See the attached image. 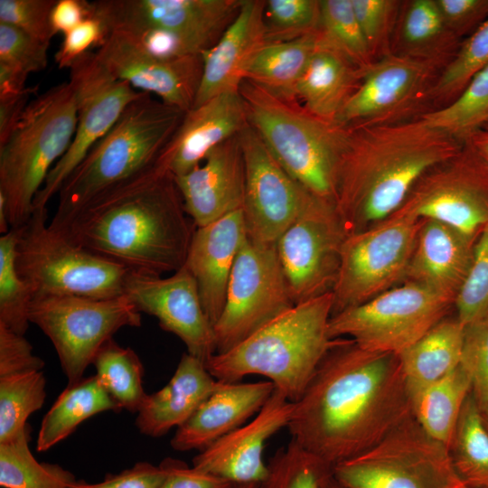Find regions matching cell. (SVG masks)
<instances>
[{
  "label": "cell",
  "mask_w": 488,
  "mask_h": 488,
  "mask_svg": "<svg viewBox=\"0 0 488 488\" xmlns=\"http://www.w3.org/2000/svg\"><path fill=\"white\" fill-rule=\"evenodd\" d=\"M399 358L335 339L287 426L292 440L330 466L372 447L412 417Z\"/></svg>",
  "instance_id": "6da1fadb"
},
{
  "label": "cell",
  "mask_w": 488,
  "mask_h": 488,
  "mask_svg": "<svg viewBox=\"0 0 488 488\" xmlns=\"http://www.w3.org/2000/svg\"><path fill=\"white\" fill-rule=\"evenodd\" d=\"M49 224L89 252L152 276L184 265L196 230L174 175L155 162Z\"/></svg>",
  "instance_id": "7a4b0ae2"
},
{
  "label": "cell",
  "mask_w": 488,
  "mask_h": 488,
  "mask_svg": "<svg viewBox=\"0 0 488 488\" xmlns=\"http://www.w3.org/2000/svg\"><path fill=\"white\" fill-rule=\"evenodd\" d=\"M346 127L334 206L347 235L394 213L426 172L463 145L418 116Z\"/></svg>",
  "instance_id": "3957f363"
},
{
  "label": "cell",
  "mask_w": 488,
  "mask_h": 488,
  "mask_svg": "<svg viewBox=\"0 0 488 488\" xmlns=\"http://www.w3.org/2000/svg\"><path fill=\"white\" fill-rule=\"evenodd\" d=\"M333 306L332 292L295 305L229 351L213 354L205 366L222 382L264 376L296 402L334 343L328 333Z\"/></svg>",
  "instance_id": "277c9868"
},
{
  "label": "cell",
  "mask_w": 488,
  "mask_h": 488,
  "mask_svg": "<svg viewBox=\"0 0 488 488\" xmlns=\"http://www.w3.org/2000/svg\"><path fill=\"white\" fill-rule=\"evenodd\" d=\"M185 112L144 92L68 176L50 221H61L107 189L151 166Z\"/></svg>",
  "instance_id": "5b68a950"
},
{
  "label": "cell",
  "mask_w": 488,
  "mask_h": 488,
  "mask_svg": "<svg viewBox=\"0 0 488 488\" xmlns=\"http://www.w3.org/2000/svg\"><path fill=\"white\" fill-rule=\"evenodd\" d=\"M239 94L249 124L300 185L334 204L347 127L321 118L296 99L278 98L245 80Z\"/></svg>",
  "instance_id": "8992f818"
},
{
  "label": "cell",
  "mask_w": 488,
  "mask_h": 488,
  "mask_svg": "<svg viewBox=\"0 0 488 488\" xmlns=\"http://www.w3.org/2000/svg\"><path fill=\"white\" fill-rule=\"evenodd\" d=\"M77 120L74 89L70 81L63 82L30 101L0 144V193L5 198L11 229L30 219L33 200L69 148Z\"/></svg>",
  "instance_id": "52a82bcc"
},
{
  "label": "cell",
  "mask_w": 488,
  "mask_h": 488,
  "mask_svg": "<svg viewBox=\"0 0 488 488\" xmlns=\"http://www.w3.org/2000/svg\"><path fill=\"white\" fill-rule=\"evenodd\" d=\"M45 209L33 210L18 229L16 267L35 296L108 299L123 296L129 272L67 239L47 221Z\"/></svg>",
  "instance_id": "ba28073f"
},
{
  "label": "cell",
  "mask_w": 488,
  "mask_h": 488,
  "mask_svg": "<svg viewBox=\"0 0 488 488\" xmlns=\"http://www.w3.org/2000/svg\"><path fill=\"white\" fill-rule=\"evenodd\" d=\"M333 478L344 488H464L446 446L414 417L363 453L334 465Z\"/></svg>",
  "instance_id": "9c48e42d"
},
{
  "label": "cell",
  "mask_w": 488,
  "mask_h": 488,
  "mask_svg": "<svg viewBox=\"0 0 488 488\" xmlns=\"http://www.w3.org/2000/svg\"><path fill=\"white\" fill-rule=\"evenodd\" d=\"M29 319L51 340L68 384L83 378L100 347L119 329L142 324L141 313L126 295L108 299L35 296Z\"/></svg>",
  "instance_id": "30bf717a"
},
{
  "label": "cell",
  "mask_w": 488,
  "mask_h": 488,
  "mask_svg": "<svg viewBox=\"0 0 488 488\" xmlns=\"http://www.w3.org/2000/svg\"><path fill=\"white\" fill-rule=\"evenodd\" d=\"M455 303L416 283L403 282L332 315V340L350 337L362 349L399 355L447 316Z\"/></svg>",
  "instance_id": "8fae6325"
},
{
  "label": "cell",
  "mask_w": 488,
  "mask_h": 488,
  "mask_svg": "<svg viewBox=\"0 0 488 488\" xmlns=\"http://www.w3.org/2000/svg\"><path fill=\"white\" fill-rule=\"evenodd\" d=\"M422 221L391 214L346 236L332 291L333 314L404 282Z\"/></svg>",
  "instance_id": "7c38bea8"
},
{
  "label": "cell",
  "mask_w": 488,
  "mask_h": 488,
  "mask_svg": "<svg viewBox=\"0 0 488 488\" xmlns=\"http://www.w3.org/2000/svg\"><path fill=\"white\" fill-rule=\"evenodd\" d=\"M295 304L276 244L248 238L234 263L226 301L213 326L216 353L229 351Z\"/></svg>",
  "instance_id": "4fadbf2b"
},
{
  "label": "cell",
  "mask_w": 488,
  "mask_h": 488,
  "mask_svg": "<svg viewBox=\"0 0 488 488\" xmlns=\"http://www.w3.org/2000/svg\"><path fill=\"white\" fill-rule=\"evenodd\" d=\"M392 214L438 221L477 239L488 224V163L464 141L455 155L418 179Z\"/></svg>",
  "instance_id": "5bb4252c"
},
{
  "label": "cell",
  "mask_w": 488,
  "mask_h": 488,
  "mask_svg": "<svg viewBox=\"0 0 488 488\" xmlns=\"http://www.w3.org/2000/svg\"><path fill=\"white\" fill-rule=\"evenodd\" d=\"M241 1L99 0L89 6L106 33L157 30L174 36L187 55H202L235 19Z\"/></svg>",
  "instance_id": "9a60e30c"
},
{
  "label": "cell",
  "mask_w": 488,
  "mask_h": 488,
  "mask_svg": "<svg viewBox=\"0 0 488 488\" xmlns=\"http://www.w3.org/2000/svg\"><path fill=\"white\" fill-rule=\"evenodd\" d=\"M346 236L334 204L309 192L298 216L276 243L295 305L333 291Z\"/></svg>",
  "instance_id": "2e32d148"
},
{
  "label": "cell",
  "mask_w": 488,
  "mask_h": 488,
  "mask_svg": "<svg viewBox=\"0 0 488 488\" xmlns=\"http://www.w3.org/2000/svg\"><path fill=\"white\" fill-rule=\"evenodd\" d=\"M70 70L69 81L75 92L78 111L75 134L35 196L33 210L47 208L68 176L111 129L126 108L144 93L112 76L93 52L79 58Z\"/></svg>",
  "instance_id": "e0dca14e"
},
{
  "label": "cell",
  "mask_w": 488,
  "mask_h": 488,
  "mask_svg": "<svg viewBox=\"0 0 488 488\" xmlns=\"http://www.w3.org/2000/svg\"><path fill=\"white\" fill-rule=\"evenodd\" d=\"M239 136L245 164L241 211L247 236L256 242L276 244L298 216L309 192L287 174L249 124Z\"/></svg>",
  "instance_id": "ac0fdd59"
},
{
  "label": "cell",
  "mask_w": 488,
  "mask_h": 488,
  "mask_svg": "<svg viewBox=\"0 0 488 488\" xmlns=\"http://www.w3.org/2000/svg\"><path fill=\"white\" fill-rule=\"evenodd\" d=\"M94 54L112 76L135 89L184 112L192 108L202 75V55L160 58L132 34L118 30L108 32Z\"/></svg>",
  "instance_id": "d6986e66"
},
{
  "label": "cell",
  "mask_w": 488,
  "mask_h": 488,
  "mask_svg": "<svg viewBox=\"0 0 488 488\" xmlns=\"http://www.w3.org/2000/svg\"><path fill=\"white\" fill-rule=\"evenodd\" d=\"M438 70L393 52L380 57L363 71L337 122L343 126L395 122L427 99Z\"/></svg>",
  "instance_id": "ffe728a7"
},
{
  "label": "cell",
  "mask_w": 488,
  "mask_h": 488,
  "mask_svg": "<svg viewBox=\"0 0 488 488\" xmlns=\"http://www.w3.org/2000/svg\"><path fill=\"white\" fill-rule=\"evenodd\" d=\"M124 295L140 313L155 316L163 330L180 338L191 355L206 362L216 353L213 326L184 266L168 277L129 271Z\"/></svg>",
  "instance_id": "44dd1931"
},
{
  "label": "cell",
  "mask_w": 488,
  "mask_h": 488,
  "mask_svg": "<svg viewBox=\"0 0 488 488\" xmlns=\"http://www.w3.org/2000/svg\"><path fill=\"white\" fill-rule=\"evenodd\" d=\"M293 409L294 402L275 388L253 419L202 450L192 466L237 484L261 483L268 472L262 458L265 444L287 427Z\"/></svg>",
  "instance_id": "7402d4cb"
},
{
  "label": "cell",
  "mask_w": 488,
  "mask_h": 488,
  "mask_svg": "<svg viewBox=\"0 0 488 488\" xmlns=\"http://www.w3.org/2000/svg\"><path fill=\"white\" fill-rule=\"evenodd\" d=\"M239 134L215 147L192 170L174 177L184 210L196 228L242 208L245 164Z\"/></svg>",
  "instance_id": "603a6c76"
},
{
  "label": "cell",
  "mask_w": 488,
  "mask_h": 488,
  "mask_svg": "<svg viewBox=\"0 0 488 488\" xmlns=\"http://www.w3.org/2000/svg\"><path fill=\"white\" fill-rule=\"evenodd\" d=\"M248 124L239 91L215 96L185 112L155 163L174 177L183 175Z\"/></svg>",
  "instance_id": "cb8c5ba5"
},
{
  "label": "cell",
  "mask_w": 488,
  "mask_h": 488,
  "mask_svg": "<svg viewBox=\"0 0 488 488\" xmlns=\"http://www.w3.org/2000/svg\"><path fill=\"white\" fill-rule=\"evenodd\" d=\"M265 5L262 0H242L220 40L202 54V75L192 108L215 96L239 91L251 61L267 43Z\"/></svg>",
  "instance_id": "d4e9b609"
},
{
  "label": "cell",
  "mask_w": 488,
  "mask_h": 488,
  "mask_svg": "<svg viewBox=\"0 0 488 488\" xmlns=\"http://www.w3.org/2000/svg\"><path fill=\"white\" fill-rule=\"evenodd\" d=\"M246 239L241 210L194 231L183 266L196 281L203 309L212 326L223 310L231 271Z\"/></svg>",
  "instance_id": "484cf974"
},
{
  "label": "cell",
  "mask_w": 488,
  "mask_h": 488,
  "mask_svg": "<svg viewBox=\"0 0 488 488\" xmlns=\"http://www.w3.org/2000/svg\"><path fill=\"white\" fill-rule=\"evenodd\" d=\"M422 220L404 282L424 286L455 303L477 239L444 222Z\"/></svg>",
  "instance_id": "4316f807"
},
{
  "label": "cell",
  "mask_w": 488,
  "mask_h": 488,
  "mask_svg": "<svg viewBox=\"0 0 488 488\" xmlns=\"http://www.w3.org/2000/svg\"><path fill=\"white\" fill-rule=\"evenodd\" d=\"M275 389L269 380L222 382L171 439L177 451L203 450L241 427L261 409Z\"/></svg>",
  "instance_id": "83f0119b"
},
{
  "label": "cell",
  "mask_w": 488,
  "mask_h": 488,
  "mask_svg": "<svg viewBox=\"0 0 488 488\" xmlns=\"http://www.w3.org/2000/svg\"><path fill=\"white\" fill-rule=\"evenodd\" d=\"M220 384L203 361L183 353L168 383L147 394L137 412L136 427L152 437L167 434L182 426Z\"/></svg>",
  "instance_id": "f1b7e54d"
},
{
  "label": "cell",
  "mask_w": 488,
  "mask_h": 488,
  "mask_svg": "<svg viewBox=\"0 0 488 488\" xmlns=\"http://www.w3.org/2000/svg\"><path fill=\"white\" fill-rule=\"evenodd\" d=\"M363 70L325 42L318 44L296 88V99L312 114L337 122Z\"/></svg>",
  "instance_id": "f546056e"
},
{
  "label": "cell",
  "mask_w": 488,
  "mask_h": 488,
  "mask_svg": "<svg viewBox=\"0 0 488 488\" xmlns=\"http://www.w3.org/2000/svg\"><path fill=\"white\" fill-rule=\"evenodd\" d=\"M399 51L393 52L436 66L442 70L462 43L450 31L436 0H413L406 5L399 23Z\"/></svg>",
  "instance_id": "4dcf8cb0"
},
{
  "label": "cell",
  "mask_w": 488,
  "mask_h": 488,
  "mask_svg": "<svg viewBox=\"0 0 488 488\" xmlns=\"http://www.w3.org/2000/svg\"><path fill=\"white\" fill-rule=\"evenodd\" d=\"M465 325L446 317L399 353L408 389L432 383L455 371L461 362Z\"/></svg>",
  "instance_id": "1f68e13d"
},
{
  "label": "cell",
  "mask_w": 488,
  "mask_h": 488,
  "mask_svg": "<svg viewBox=\"0 0 488 488\" xmlns=\"http://www.w3.org/2000/svg\"><path fill=\"white\" fill-rule=\"evenodd\" d=\"M121 409L96 374L68 384L43 417L36 450L44 452L51 449L96 414L109 410L118 412Z\"/></svg>",
  "instance_id": "d6a6232c"
},
{
  "label": "cell",
  "mask_w": 488,
  "mask_h": 488,
  "mask_svg": "<svg viewBox=\"0 0 488 488\" xmlns=\"http://www.w3.org/2000/svg\"><path fill=\"white\" fill-rule=\"evenodd\" d=\"M471 389L470 380L459 365L440 380L408 389L412 415L428 436L448 448Z\"/></svg>",
  "instance_id": "836d02e7"
},
{
  "label": "cell",
  "mask_w": 488,
  "mask_h": 488,
  "mask_svg": "<svg viewBox=\"0 0 488 488\" xmlns=\"http://www.w3.org/2000/svg\"><path fill=\"white\" fill-rule=\"evenodd\" d=\"M318 41L319 31L291 41L267 42L251 61L246 80L278 98L296 99V85Z\"/></svg>",
  "instance_id": "e575fe53"
},
{
  "label": "cell",
  "mask_w": 488,
  "mask_h": 488,
  "mask_svg": "<svg viewBox=\"0 0 488 488\" xmlns=\"http://www.w3.org/2000/svg\"><path fill=\"white\" fill-rule=\"evenodd\" d=\"M448 451L465 486L488 488V429L472 393L465 401Z\"/></svg>",
  "instance_id": "d590c367"
},
{
  "label": "cell",
  "mask_w": 488,
  "mask_h": 488,
  "mask_svg": "<svg viewBox=\"0 0 488 488\" xmlns=\"http://www.w3.org/2000/svg\"><path fill=\"white\" fill-rule=\"evenodd\" d=\"M29 427L0 444V485L3 488H70L75 476L57 464L39 462L29 448Z\"/></svg>",
  "instance_id": "8d00e7d4"
},
{
  "label": "cell",
  "mask_w": 488,
  "mask_h": 488,
  "mask_svg": "<svg viewBox=\"0 0 488 488\" xmlns=\"http://www.w3.org/2000/svg\"><path fill=\"white\" fill-rule=\"evenodd\" d=\"M92 364L96 376L120 408L137 413L147 394L143 386L144 366L136 352L111 338L100 347Z\"/></svg>",
  "instance_id": "74e56055"
},
{
  "label": "cell",
  "mask_w": 488,
  "mask_h": 488,
  "mask_svg": "<svg viewBox=\"0 0 488 488\" xmlns=\"http://www.w3.org/2000/svg\"><path fill=\"white\" fill-rule=\"evenodd\" d=\"M427 124L464 142L488 121V65L447 105L420 114Z\"/></svg>",
  "instance_id": "f35d334b"
},
{
  "label": "cell",
  "mask_w": 488,
  "mask_h": 488,
  "mask_svg": "<svg viewBox=\"0 0 488 488\" xmlns=\"http://www.w3.org/2000/svg\"><path fill=\"white\" fill-rule=\"evenodd\" d=\"M17 228L0 237V324L24 335L31 323L29 310L34 292L17 270Z\"/></svg>",
  "instance_id": "ab89813d"
},
{
  "label": "cell",
  "mask_w": 488,
  "mask_h": 488,
  "mask_svg": "<svg viewBox=\"0 0 488 488\" xmlns=\"http://www.w3.org/2000/svg\"><path fill=\"white\" fill-rule=\"evenodd\" d=\"M45 398L42 371L0 378V444L28 427V418L43 406Z\"/></svg>",
  "instance_id": "60d3db41"
},
{
  "label": "cell",
  "mask_w": 488,
  "mask_h": 488,
  "mask_svg": "<svg viewBox=\"0 0 488 488\" xmlns=\"http://www.w3.org/2000/svg\"><path fill=\"white\" fill-rule=\"evenodd\" d=\"M322 39L365 70L375 61L358 23L352 0H320Z\"/></svg>",
  "instance_id": "b9f144b4"
},
{
  "label": "cell",
  "mask_w": 488,
  "mask_h": 488,
  "mask_svg": "<svg viewBox=\"0 0 488 488\" xmlns=\"http://www.w3.org/2000/svg\"><path fill=\"white\" fill-rule=\"evenodd\" d=\"M488 65V18L462 42L451 61L441 70L427 93V99L449 104L473 77Z\"/></svg>",
  "instance_id": "7bdbcfd3"
},
{
  "label": "cell",
  "mask_w": 488,
  "mask_h": 488,
  "mask_svg": "<svg viewBox=\"0 0 488 488\" xmlns=\"http://www.w3.org/2000/svg\"><path fill=\"white\" fill-rule=\"evenodd\" d=\"M267 469L259 488H321L332 466L291 439L287 446L275 453Z\"/></svg>",
  "instance_id": "ee69618b"
},
{
  "label": "cell",
  "mask_w": 488,
  "mask_h": 488,
  "mask_svg": "<svg viewBox=\"0 0 488 488\" xmlns=\"http://www.w3.org/2000/svg\"><path fill=\"white\" fill-rule=\"evenodd\" d=\"M267 42L291 41L319 31L320 1L268 0L264 11Z\"/></svg>",
  "instance_id": "f6af8a7d"
},
{
  "label": "cell",
  "mask_w": 488,
  "mask_h": 488,
  "mask_svg": "<svg viewBox=\"0 0 488 488\" xmlns=\"http://www.w3.org/2000/svg\"><path fill=\"white\" fill-rule=\"evenodd\" d=\"M455 309L465 326L488 314V224L476 239L472 266Z\"/></svg>",
  "instance_id": "bcb514c9"
},
{
  "label": "cell",
  "mask_w": 488,
  "mask_h": 488,
  "mask_svg": "<svg viewBox=\"0 0 488 488\" xmlns=\"http://www.w3.org/2000/svg\"><path fill=\"white\" fill-rule=\"evenodd\" d=\"M460 366L480 408L488 406V314L465 326Z\"/></svg>",
  "instance_id": "7dc6e473"
},
{
  "label": "cell",
  "mask_w": 488,
  "mask_h": 488,
  "mask_svg": "<svg viewBox=\"0 0 488 488\" xmlns=\"http://www.w3.org/2000/svg\"><path fill=\"white\" fill-rule=\"evenodd\" d=\"M374 61L391 52L390 34L400 4L394 0H352Z\"/></svg>",
  "instance_id": "c3c4849f"
},
{
  "label": "cell",
  "mask_w": 488,
  "mask_h": 488,
  "mask_svg": "<svg viewBox=\"0 0 488 488\" xmlns=\"http://www.w3.org/2000/svg\"><path fill=\"white\" fill-rule=\"evenodd\" d=\"M49 44L17 27L0 23V62L28 75L46 68Z\"/></svg>",
  "instance_id": "681fc988"
},
{
  "label": "cell",
  "mask_w": 488,
  "mask_h": 488,
  "mask_svg": "<svg viewBox=\"0 0 488 488\" xmlns=\"http://www.w3.org/2000/svg\"><path fill=\"white\" fill-rule=\"evenodd\" d=\"M57 0H0V23L19 28L32 37L50 43L55 35L52 11Z\"/></svg>",
  "instance_id": "f907efd6"
},
{
  "label": "cell",
  "mask_w": 488,
  "mask_h": 488,
  "mask_svg": "<svg viewBox=\"0 0 488 488\" xmlns=\"http://www.w3.org/2000/svg\"><path fill=\"white\" fill-rule=\"evenodd\" d=\"M43 367L24 335L0 324V378L42 371Z\"/></svg>",
  "instance_id": "816d5d0a"
},
{
  "label": "cell",
  "mask_w": 488,
  "mask_h": 488,
  "mask_svg": "<svg viewBox=\"0 0 488 488\" xmlns=\"http://www.w3.org/2000/svg\"><path fill=\"white\" fill-rule=\"evenodd\" d=\"M107 33L102 23L91 15L64 34L63 41L55 54L60 69L70 68L81 56L90 52L92 47H99Z\"/></svg>",
  "instance_id": "f5cc1de1"
},
{
  "label": "cell",
  "mask_w": 488,
  "mask_h": 488,
  "mask_svg": "<svg viewBox=\"0 0 488 488\" xmlns=\"http://www.w3.org/2000/svg\"><path fill=\"white\" fill-rule=\"evenodd\" d=\"M446 25L459 39L488 18V0H436Z\"/></svg>",
  "instance_id": "db71d44e"
},
{
  "label": "cell",
  "mask_w": 488,
  "mask_h": 488,
  "mask_svg": "<svg viewBox=\"0 0 488 488\" xmlns=\"http://www.w3.org/2000/svg\"><path fill=\"white\" fill-rule=\"evenodd\" d=\"M166 474L162 463L156 466L148 462H138L120 474L107 475L99 483L76 481L70 488H160Z\"/></svg>",
  "instance_id": "11a10c76"
},
{
  "label": "cell",
  "mask_w": 488,
  "mask_h": 488,
  "mask_svg": "<svg viewBox=\"0 0 488 488\" xmlns=\"http://www.w3.org/2000/svg\"><path fill=\"white\" fill-rule=\"evenodd\" d=\"M167 470L160 488H236L237 483L214 474L189 467L179 460L162 462Z\"/></svg>",
  "instance_id": "9f6ffc18"
},
{
  "label": "cell",
  "mask_w": 488,
  "mask_h": 488,
  "mask_svg": "<svg viewBox=\"0 0 488 488\" xmlns=\"http://www.w3.org/2000/svg\"><path fill=\"white\" fill-rule=\"evenodd\" d=\"M91 16L89 2L57 0L51 15L53 31L63 35Z\"/></svg>",
  "instance_id": "6f0895ef"
},
{
  "label": "cell",
  "mask_w": 488,
  "mask_h": 488,
  "mask_svg": "<svg viewBox=\"0 0 488 488\" xmlns=\"http://www.w3.org/2000/svg\"><path fill=\"white\" fill-rule=\"evenodd\" d=\"M33 92L34 89L27 88L18 95L0 99V144L6 140L23 117Z\"/></svg>",
  "instance_id": "680465c9"
},
{
  "label": "cell",
  "mask_w": 488,
  "mask_h": 488,
  "mask_svg": "<svg viewBox=\"0 0 488 488\" xmlns=\"http://www.w3.org/2000/svg\"><path fill=\"white\" fill-rule=\"evenodd\" d=\"M27 78V73L0 62V99L23 92L28 88Z\"/></svg>",
  "instance_id": "91938a15"
},
{
  "label": "cell",
  "mask_w": 488,
  "mask_h": 488,
  "mask_svg": "<svg viewBox=\"0 0 488 488\" xmlns=\"http://www.w3.org/2000/svg\"><path fill=\"white\" fill-rule=\"evenodd\" d=\"M465 141H468L488 163V128L482 127L476 130Z\"/></svg>",
  "instance_id": "94428289"
},
{
  "label": "cell",
  "mask_w": 488,
  "mask_h": 488,
  "mask_svg": "<svg viewBox=\"0 0 488 488\" xmlns=\"http://www.w3.org/2000/svg\"><path fill=\"white\" fill-rule=\"evenodd\" d=\"M321 488H344L333 478L331 472L324 478Z\"/></svg>",
  "instance_id": "6125c7cd"
},
{
  "label": "cell",
  "mask_w": 488,
  "mask_h": 488,
  "mask_svg": "<svg viewBox=\"0 0 488 488\" xmlns=\"http://www.w3.org/2000/svg\"><path fill=\"white\" fill-rule=\"evenodd\" d=\"M480 411H481L484 425L486 428L488 429V406L485 408H480Z\"/></svg>",
  "instance_id": "be15d7a7"
},
{
  "label": "cell",
  "mask_w": 488,
  "mask_h": 488,
  "mask_svg": "<svg viewBox=\"0 0 488 488\" xmlns=\"http://www.w3.org/2000/svg\"><path fill=\"white\" fill-rule=\"evenodd\" d=\"M260 483H239L236 488H259Z\"/></svg>",
  "instance_id": "e7e4bbea"
},
{
  "label": "cell",
  "mask_w": 488,
  "mask_h": 488,
  "mask_svg": "<svg viewBox=\"0 0 488 488\" xmlns=\"http://www.w3.org/2000/svg\"><path fill=\"white\" fill-rule=\"evenodd\" d=\"M483 127L488 128V121H487L486 124L483 126Z\"/></svg>",
  "instance_id": "03108f58"
},
{
  "label": "cell",
  "mask_w": 488,
  "mask_h": 488,
  "mask_svg": "<svg viewBox=\"0 0 488 488\" xmlns=\"http://www.w3.org/2000/svg\"><path fill=\"white\" fill-rule=\"evenodd\" d=\"M464 488H471V487H467V486H465V487H464Z\"/></svg>",
  "instance_id": "003e7915"
}]
</instances>
